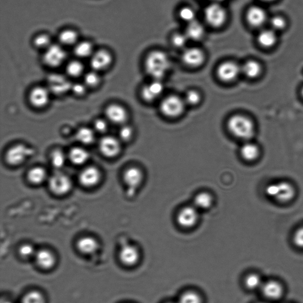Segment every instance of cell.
Masks as SVG:
<instances>
[{"label":"cell","instance_id":"33","mask_svg":"<svg viewBox=\"0 0 303 303\" xmlns=\"http://www.w3.org/2000/svg\"><path fill=\"white\" fill-rule=\"evenodd\" d=\"M52 44V38L48 33L38 34L33 39V45L34 48L39 50L44 51Z\"/></svg>","mask_w":303,"mask_h":303},{"label":"cell","instance_id":"32","mask_svg":"<svg viewBox=\"0 0 303 303\" xmlns=\"http://www.w3.org/2000/svg\"><path fill=\"white\" fill-rule=\"evenodd\" d=\"M213 203L212 196L207 192H201L195 197L194 206L197 209L207 210L210 208Z\"/></svg>","mask_w":303,"mask_h":303},{"label":"cell","instance_id":"36","mask_svg":"<svg viewBox=\"0 0 303 303\" xmlns=\"http://www.w3.org/2000/svg\"><path fill=\"white\" fill-rule=\"evenodd\" d=\"M46 172L44 168L36 167L31 169L28 173V180L33 184H40L46 180Z\"/></svg>","mask_w":303,"mask_h":303},{"label":"cell","instance_id":"37","mask_svg":"<svg viewBox=\"0 0 303 303\" xmlns=\"http://www.w3.org/2000/svg\"><path fill=\"white\" fill-rule=\"evenodd\" d=\"M76 138L82 144L90 145L93 142L95 136L92 129L88 128H82L77 131Z\"/></svg>","mask_w":303,"mask_h":303},{"label":"cell","instance_id":"25","mask_svg":"<svg viewBox=\"0 0 303 303\" xmlns=\"http://www.w3.org/2000/svg\"><path fill=\"white\" fill-rule=\"evenodd\" d=\"M240 153L244 160L253 162L260 155V149L257 145L247 141L242 146Z\"/></svg>","mask_w":303,"mask_h":303},{"label":"cell","instance_id":"28","mask_svg":"<svg viewBox=\"0 0 303 303\" xmlns=\"http://www.w3.org/2000/svg\"><path fill=\"white\" fill-rule=\"evenodd\" d=\"M205 32L204 27L202 23L195 21L189 23L186 33L189 40L199 41L202 39Z\"/></svg>","mask_w":303,"mask_h":303},{"label":"cell","instance_id":"4","mask_svg":"<svg viewBox=\"0 0 303 303\" xmlns=\"http://www.w3.org/2000/svg\"><path fill=\"white\" fill-rule=\"evenodd\" d=\"M67 58L66 51L64 46L60 44H53L44 50L42 62L47 67L57 68L64 64Z\"/></svg>","mask_w":303,"mask_h":303},{"label":"cell","instance_id":"29","mask_svg":"<svg viewBox=\"0 0 303 303\" xmlns=\"http://www.w3.org/2000/svg\"><path fill=\"white\" fill-rule=\"evenodd\" d=\"M262 66L257 61H247L241 67V72L251 79L258 77L262 73Z\"/></svg>","mask_w":303,"mask_h":303},{"label":"cell","instance_id":"46","mask_svg":"<svg viewBox=\"0 0 303 303\" xmlns=\"http://www.w3.org/2000/svg\"><path fill=\"white\" fill-rule=\"evenodd\" d=\"M188 40L186 33H177L172 38L173 44L180 48L186 46Z\"/></svg>","mask_w":303,"mask_h":303},{"label":"cell","instance_id":"6","mask_svg":"<svg viewBox=\"0 0 303 303\" xmlns=\"http://www.w3.org/2000/svg\"><path fill=\"white\" fill-rule=\"evenodd\" d=\"M186 104L183 98L176 96H170L161 102L160 109L165 116L174 118L182 115Z\"/></svg>","mask_w":303,"mask_h":303},{"label":"cell","instance_id":"47","mask_svg":"<svg viewBox=\"0 0 303 303\" xmlns=\"http://www.w3.org/2000/svg\"><path fill=\"white\" fill-rule=\"evenodd\" d=\"M37 253H34V247L28 244L23 245L19 249V254L21 257L24 258H29L32 256L35 255Z\"/></svg>","mask_w":303,"mask_h":303},{"label":"cell","instance_id":"12","mask_svg":"<svg viewBox=\"0 0 303 303\" xmlns=\"http://www.w3.org/2000/svg\"><path fill=\"white\" fill-rule=\"evenodd\" d=\"M144 175L139 168L131 167L124 174V181L128 187V195L133 196L142 183Z\"/></svg>","mask_w":303,"mask_h":303},{"label":"cell","instance_id":"7","mask_svg":"<svg viewBox=\"0 0 303 303\" xmlns=\"http://www.w3.org/2000/svg\"><path fill=\"white\" fill-rule=\"evenodd\" d=\"M90 60L92 70L100 73L107 70L111 67L114 57L109 49L102 48L95 50Z\"/></svg>","mask_w":303,"mask_h":303},{"label":"cell","instance_id":"26","mask_svg":"<svg viewBox=\"0 0 303 303\" xmlns=\"http://www.w3.org/2000/svg\"><path fill=\"white\" fill-rule=\"evenodd\" d=\"M60 44L63 46H74L79 42V34L76 30L65 29L58 36Z\"/></svg>","mask_w":303,"mask_h":303},{"label":"cell","instance_id":"10","mask_svg":"<svg viewBox=\"0 0 303 303\" xmlns=\"http://www.w3.org/2000/svg\"><path fill=\"white\" fill-rule=\"evenodd\" d=\"M49 186L53 193L58 195H65L72 188V182L66 175L63 173H57L50 177Z\"/></svg>","mask_w":303,"mask_h":303},{"label":"cell","instance_id":"30","mask_svg":"<svg viewBox=\"0 0 303 303\" xmlns=\"http://www.w3.org/2000/svg\"><path fill=\"white\" fill-rule=\"evenodd\" d=\"M85 68L79 59L70 61L66 66V74L70 78H78L84 76Z\"/></svg>","mask_w":303,"mask_h":303},{"label":"cell","instance_id":"53","mask_svg":"<svg viewBox=\"0 0 303 303\" xmlns=\"http://www.w3.org/2000/svg\"><path fill=\"white\" fill-rule=\"evenodd\" d=\"M301 95H302V96L303 97V86H302V87L301 88Z\"/></svg>","mask_w":303,"mask_h":303},{"label":"cell","instance_id":"17","mask_svg":"<svg viewBox=\"0 0 303 303\" xmlns=\"http://www.w3.org/2000/svg\"><path fill=\"white\" fill-rule=\"evenodd\" d=\"M246 19L251 26L259 27L266 22L268 15L266 11L261 7L252 6L247 11Z\"/></svg>","mask_w":303,"mask_h":303},{"label":"cell","instance_id":"2","mask_svg":"<svg viewBox=\"0 0 303 303\" xmlns=\"http://www.w3.org/2000/svg\"><path fill=\"white\" fill-rule=\"evenodd\" d=\"M227 128L231 135L243 140H249L254 136L255 133L253 120L241 115L231 116L228 120Z\"/></svg>","mask_w":303,"mask_h":303},{"label":"cell","instance_id":"5","mask_svg":"<svg viewBox=\"0 0 303 303\" xmlns=\"http://www.w3.org/2000/svg\"><path fill=\"white\" fill-rule=\"evenodd\" d=\"M73 82L68 76L60 73H52L47 78V87L51 94L61 96L70 92Z\"/></svg>","mask_w":303,"mask_h":303},{"label":"cell","instance_id":"42","mask_svg":"<svg viewBox=\"0 0 303 303\" xmlns=\"http://www.w3.org/2000/svg\"><path fill=\"white\" fill-rule=\"evenodd\" d=\"M180 17L183 21L191 23L195 21L196 14L195 11L191 7H184L180 11Z\"/></svg>","mask_w":303,"mask_h":303},{"label":"cell","instance_id":"18","mask_svg":"<svg viewBox=\"0 0 303 303\" xmlns=\"http://www.w3.org/2000/svg\"><path fill=\"white\" fill-rule=\"evenodd\" d=\"M99 145L101 152L108 158H113L116 156L120 151L119 141L115 137L111 136L103 137L101 140Z\"/></svg>","mask_w":303,"mask_h":303},{"label":"cell","instance_id":"9","mask_svg":"<svg viewBox=\"0 0 303 303\" xmlns=\"http://www.w3.org/2000/svg\"><path fill=\"white\" fill-rule=\"evenodd\" d=\"M50 94L47 86H36L31 88L28 96L30 104L33 108L41 109L49 103Z\"/></svg>","mask_w":303,"mask_h":303},{"label":"cell","instance_id":"34","mask_svg":"<svg viewBox=\"0 0 303 303\" xmlns=\"http://www.w3.org/2000/svg\"><path fill=\"white\" fill-rule=\"evenodd\" d=\"M69 159L76 165H82L87 161L89 154L85 149L81 148H75L69 152Z\"/></svg>","mask_w":303,"mask_h":303},{"label":"cell","instance_id":"55","mask_svg":"<svg viewBox=\"0 0 303 303\" xmlns=\"http://www.w3.org/2000/svg\"><path fill=\"white\" fill-rule=\"evenodd\" d=\"M259 303H267V302H259Z\"/></svg>","mask_w":303,"mask_h":303},{"label":"cell","instance_id":"24","mask_svg":"<svg viewBox=\"0 0 303 303\" xmlns=\"http://www.w3.org/2000/svg\"><path fill=\"white\" fill-rule=\"evenodd\" d=\"M94 52L93 43L88 41H79L74 46L75 56L79 60L91 58Z\"/></svg>","mask_w":303,"mask_h":303},{"label":"cell","instance_id":"40","mask_svg":"<svg viewBox=\"0 0 303 303\" xmlns=\"http://www.w3.org/2000/svg\"><path fill=\"white\" fill-rule=\"evenodd\" d=\"M178 303H202V298L198 293L188 291L181 296Z\"/></svg>","mask_w":303,"mask_h":303},{"label":"cell","instance_id":"57","mask_svg":"<svg viewBox=\"0 0 303 303\" xmlns=\"http://www.w3.org/2000/svg\"><path fill=\"white\" fill-rule=\"evenodd\" d=\"M213 1L215 2V0H213Z\"/></svg>","mask_w":303,"mask_h":303},{"label":"cell","instance_id":"49","mask_svg":"<svg viewBox=\"0 0 303 303\" xmlns=\"http://www.w3.org/2000/svg\"><path fill=\"white\" fill-rule=\"evenodd\" d=\"M119 135L122 140L125 141L130 140L133 135L132 129L128 126H124L120 129Z\"/></svg>","mask_w":303,"mask_h":303},{"label":"cell","instance_id":"14","mask_svg":"<svg viewBox=\"0 0 303 303\" xmlns=\"http://www.w3.org/2000/svg\"><path fill=\"white\" fill-rule=\"evenodd\" d=\"M241 73V67L231 61L222 63L217 70L219 79L224 82H230L237 79Z\"/></svg>","mask_w":303,"mask_h":303},{"label":"cell","instance_id":"11","mask_svg":"<svg viewBox=\"0 0 303 303\" xmlns=\"http://www.w3.org/2000/svg\"><path fill=\"white\" fill-rule=\"evenodd\" d=\"M33 151L23 145H18L9 149L7 152L6 161L8 163L12 165L21 164L31 155Z\"/></svg>","mask_w":303,"mask_h":303},{"label":"cell","instance_id":"8","mask_svg":"<svg viewBox=\"0 0 303 303\" xmlns=\"http://www.w3.org/2000/svg\"><path fill=\"white\" fill-rule=\"evenodd\" d=\"M204 16L211 26L219 27L226 22L227 13L225 9L219 3L215 2L206 8Z\"/></svg>","mask_w":303,"mask_h":303},{"label":"cell","instance_id":"43","mask_svg":"<svg viewBox=\"0 0 303 303\" xmlns=\"http://www.w3.org/2000/svg\"><path fill=\"white\" fill-rule=\"evenodd\" d=\"M88 88L84 84V82H77L73 83L72 90L75 96L77 97H83L87 93Z\"/></svg>","mask_w":303,"mask_h":303},{"label":"cell","instance_id":"1","mask_svg":"<svg viewBox=\"0 0 303 303\" xmlns=\"http://www.w3.org/2000/svg\"><path fill=\"white\" fill-rule=\"evenodd\" d=\"M145 69L153 80H161L166 76L171 67L167 54L161 50H154L148 55L145 62Z\"/></svg>","mask_w":303,"mask_h":303},{"label":"cell","instance_id":"23","mask_svg":"<svg viewBox=\"0 0 303 303\" xmlns=\"http://www.w3.org/2000/svg\"><path fill=\"white\" fill-rule=\"evenodd\" d=\"M34 256L38 266L44 270L52 269L56 262L55 256L48 250L39 251Z\"/></svg>","mask_w":303,"mask_h":303},{"label":"cell","instance_id":"38","mask_svg":"<svg viewBox=\"0 0 303 303\" xmlns=\"http://www.w3.org/2000/svg\"><path fill=\"white\" fill-rule=\"evenodd\" d=\"M263 283L259 275L256 274H251L247 275L245 280L246 287L250 290L261 289Z\"/></svg>","mask_w":303,"mask_h":303},{"label":"cell","instance_id":"27","mask_svg":"<svg viewBox=\"0 0 303 303\" xmlns=\"http://www.w3.org/2000/svg\"><path fill=\"white\" fill-rule=\"evenodd\" d=\"M277 40L276 31L272 29L261 31L258 37L259 44L265 48H272L276 44Z\"/></svg>","mask_w":303,"mask_h":303},{"label":"cell","instance_id":"13","mask_svg":"<svg viewBox=\"0 0 303 303\" xmlns=\"http://www.w3.org/2000/svg\"><path fill=\"white\" fill-rule=\"evenodd\" d=\"M105 114L110 121L117 124H124L128 118L127 110L118 103L109 104L105 109Z\"/></svg>","mask_w":303,"mask_h":303},{"label":"cell","instance_id":"51","mask_svg":"<svg viewBox=\"0 0 303 303\" xmlns=\"http://www.w3.org/2000/svg\"><path fill=\"white\" fill-rule=\"evenodd\" d=\"M225 1H226V0H215V2H218V3H220L223 2H225Z\"/></svg>","mask_w":303,"mask_h":303},{"label":"cell","instance_id":"20","mask_svg":"<svg viewBox=\"0 0 303 303\" xmlns=\"http://www.w3.org/2000/svg\"><path fill=\"white\" fill-rule=\"evenodd\" d=\"M261 289L263 296L271 300H278L284 293L282 286L279 282L274 280L263 282Z\"/></svg>","mask_w":303,"mask_h":303},{"label":"cell","instance_id":"52","mask_svg":"<svg viewBox=\"0 0 303 303\" xmlns=\"http://www.w3.org/2000/svg\"><path fill=\"white\" fill-rule=\"evenodd\" d=\"M262 1L265 2H272L275 1V0H262Z\"/></svg>","mask_w":303,"mask_h":303},{"label":"cell","instance_id":"19","mask_svg":"<svg viewBox=\"0 0 303 303\" xmlns=\"http://www.w3.org/2000/svg\"><path fill=\"white\" fill-rule=\"evenodd\" d=\"M205 59L203 51L198 48H190L184 50L182 61L190 67H198L202 65Z\"/></svg>","mask_w":303,"mask_h":303},{"label":"cell","instance_id":"41","mask_svg":"<svg viewBox=\"0 0 303 303\" xmlns=\"http://www.w3.org/2000/svg\"><path fill=\"white\" fill-rule=\"evenodd\" d=\"M270 24L271 29L276 31L284 30L287 26L286 20L280 16V15H275L270 19Z\"/></svg>","mask_w":303,"mask_h":303},{"label":"cell","instance_id":"16","mask_svg":"<svg viewBox=\"0 0 303 303\" xmlns=\"http://www.w3.org/2000/svg\"><path fill=\"white\" fill-rule=\"evenodd\" d=\"M164 85L161 80H153L141 89V95L146 101L151 102L157 99L163 93Z\"/></svg>","mask_w":303,"mask_h":303},{"label":"cell","instance_id":"48","mask_svg":"<svg viewBox=\"0 0 303 303\" xmlns=\"http://www.w3.org/2000/svg\"><path fill=\"white\" fill-rule=\"evenodd\" d=\"M293 241L295 245L299 248L303 249V226L298 228L295 231Z\"/></svg>","mask_w":303,"mask_h":303},{"label":"cell","instance_id":"54","mask_svg":"<svg viewBox=\"0 0 303 303\" xmlns=\"http://www.w3.org/2000/svg\"><path fill=\"white\" fill-rule=\"evenodd\" d=\"M3 303H11V302H9V301H6V302H3Z\"/></svg>","mask_w":303,"mask_h":303},{"label":"cell","instance_id":"22","mask_svg":"<svg viewBox=\"0 0 303 303\" xmlns=\"http://www.w3.org/2000/svg\"><path fill=\"white\" fill-rule=\"evenodd\" d=\"M119 258L121 262L126 265H135L139 261V251L135 246L126 245L120 251Z\"/></svg>","mask_w":303,"mask_h":303},{"label":"cell","instance_id":"35","mask_svg":"<svg viewBox=\"0 0 303 303\" xmlns=\"http://www.w3.org/2000/svg\"><path fill=\"white\" fill-rule=\"evenodd\" d=\"M101 77L99 73L96 70H92L85 73L84 75V84L88 89H96L101 84Z\"/></svg>","mask_w":303,"mask_h":303},{"label":"cell","instance_id":"15","mask_svg":"<svg viewBox=\"0 0 303 303\" xmlns=\"http://www.w3.org/2000/svg\"><path fill=\"white\" fill-rule=\"evenodd\" d=\"M176 220L179 225L183 227H194L199 220L198 209L194 206L184 207L179 212Z\"/></svg>","mask_w":303,"mask_h":303},{"label":"cell","instance_id":"31","mask_svg":"<svg viewBox=\"0 0 303 303\" xmlns=\"http://www.w3.org/2000/svg\"><path fill=\"white\" fill-rule=\"evenodd\" d=\"M98 244L95 239L92 237H84L77 242V247L82 253L91 254L95 253Z\"/></svg>","mask_w":303,"mask_h":303},{"label":"cell","instance_id":"3","mask_svg":"<svg viewBox=\"0 0 303 303\" xmlns=\"http://www.w3.org/2000/svg\"><path fill=\"white\" fill-rule=\"evenodd\" d=\"M265 194L278 203H287L295 198L296 190L292 184L281 181L268 185L265 188Z\"/></svg>","mask_w":303,"mask_h":303},{"label":"cell","instance_id":"39","mask_svg":"<svg viewBox=\"0 0 303 303\" xmlns=\"http://www.w3.org/2000/svg\"><path fill=\"white\" fill-rule=\"evenodd\" d=\"M45 298L38 291H31L23 297L22 303H45Z\"/></svg>","mask_w":303,"mask_h":303},{"label":"cell","instance_id":"50","mask_svg":"<svg viewBox=\"0 0 303 303\" xmlns=\"http://www.w3.org/2000/svg\"><path fill=\"white\" fill-rule=\"evenodd\" d=\"M94 128L96 131L100 133H104L107 131L108 124L103 119H97L94 122Z\"/></svg>","mask_w":303,"mask_h":303},{"label":"cell","instance_id":"56","mask_svg":"<svg viewBox=\"0 0 303 303\" xmlns=\"http://www.w3.org/2000/svg\"><path fill=\"white\" fill-rule=\"evenodd\" d=\"M167 303H174V302H167Z\"/></svg>","mask_w":303,"mask_h":303},{"label":"cell","instance_id":"45","mask_svg":"<svg viewBox=\"0 0 303 303\" xmlns=\"http://www.w3.org/2000/svg\"><path fill=\"white\" fill-rule=\"evenodd\" d=\"M200 99L201 96L198 92L190 90L186 94L184 101L186 104L195 105L199 103Z\"/></svg>","mask_w":303,"mask_h":303},{"label":"cell","instance_id":"21","mask_svg":"<svg viewBox=\"0 0 303 303\" xmlns=\"http://www.w3.org/2000/svg\"><path fill=\"white\" fill-rule=\"evenodd\" d=\"M100 172L96 167H90L84 169L79 176L80 183L86 187L96 186L100 180Z\"/></svg>","mask_w":303,"mask_h":303},{"label":"cell","instance_id":"44","mask_svg":"<svg viewBox=\"0 0 303 303\" xmlns=\"http://www.w3.org/2000/svg\"><path fill=\"white\" fill-rule=\"evenodd\" d=\"M51 161H52V164L55 168H62L65 163L64 153L61 151H55L51 155Z\"/></svg>","mask_w":303,"mask_h":303}]
</instances>
